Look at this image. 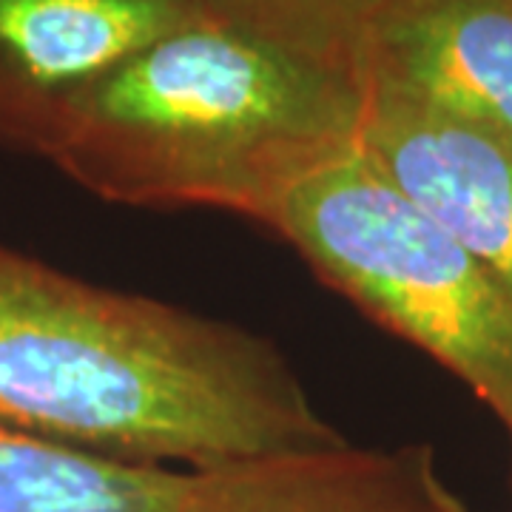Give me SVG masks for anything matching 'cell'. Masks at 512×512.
Masks as SVG:
<instances>
[{"label":"cell","instance_id":"6da1fadb","mask_svg":"<svg viewBox=\"0 0 512 512\" xmlns=\"http://www.w3.org/2000/svg\"><path fill=\"white\" fill-rule=\"evenodd\" d=\"M0 424L185 470L345 441L268 339L83 282L6 245Z\"/></svg>","mask_w":512,"mask_h":512},{"label":"cell","instance_id":"7a4b0ae2","mask_svg":"<svg viewBox=\"0 0 512 512\" xmlns=\"http://www.w3.org/2000/svg\"><path fill=\"white\" fill-rule=\"evenodd\" d=\"M365 103L359 63L205 15L111 74L46 160L106 202L268 228L296 185L359 146Z\"/></svg>","mask_w":512,"mask_h":512},{"label":"cell","instance_id":"3957f363","mask_svg":"<svg viewBox=\"0 0 512 512\" xmlns=\"http://www.w3.org/2000/svg\"><path fill=\"white\" fill-rule=\"evenodd\" d=\"M268 231L328 288L512 424V293L362 146L299 183Z\"/></svg>","mask_w":512,"mask_h":512},{"label":"cell","instance_id":"277c9868","mask_svg":"<svg viewBox=\"0 0 512 512\" xmlns=\"http://www.w3.org/2000/svg\"><path fill=\"white\" fill-rule=\"evenodd\" d=\"M202 0H0V148L49 157L74 114Z\"/></svg>","mask_w":512,"mask_h":512},{"label":"cell","instance_id":"5b68a950","mask_svg":"<svg viewBox=\"0 0 512 512\" xmlns=\"http://www.w3.org/2000/svg\"><path fill=\"white\" fill-rule=\"evenodd\" d=\"M359 146L512 293L510 143L367 80Z\"/></svg>","mask_w":512,"mask_h":512},{"label":"cell","instance_id":"8992f818","mask_svg":"<svg viewBox=\"0 0 512 512\" xmlns=\"http://www.w3.org/2000/svg\"><path fill=\"white\" fill-rule=\"evenodd\" d=\"M362 69L512 146V0H379Z\"/></svg>","mask_w":512,"mask_h":512},{"label":"cell","instance_id":"52a82bcc","mask_svg":"<svg viewBox=\"0 0 512 512\" xmlns=\"http://www.w3.org/2000/svg\"><path fill=\"white\" fill-rule=\"evenodd\" d=\"M180 512H473L427 444L330 447L191 470Z\"/></svg>","mask_w":512,"mask_h":512},{"label":"cell","instance_id":"ba28073f","mask_svg":"<svg viewBox=\"0 0 512 512\" xmlns=\"http://www.w3.org/2000/svg\"><path fill=\"white\" fill-rule=\"evenodd\" d=\"M188 481L0 424V512H180Z\"/></svg>","mask_w":512,"mask_h":512},{"label":"cell","instance_id":"9c48e42d","mask_svg":"<svg viewBox=\"0 0 512 512\" xmlns=\"http://www.w3.org/2000/svg\"><path fill=\"white\" fill-rule=\"evenodd\" d=\"M211 12L313 55L362 66L367 20L379 0H202Z\"/></svg>","mask_w":512,"mask_h":512},{"label":"cell","instance_id":"30bf717a","mask_svg":"<svg viewBox=\"0 0 512 512\" xmlns=\"http://www.w3.org/2000/svg\"><path fill=\"white\" fill-rule=\"evenodd\" d=\"M507 433H510V441H512V424H510V427H507Z\"/></svg>","mask_w":512,"mask_h":512}]
</instances>
